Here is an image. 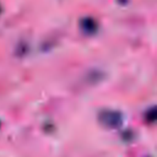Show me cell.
Here are the masks:
<instances>
[{"label": "cell", "mask_w": 157, "mask_h": 157, "mask_svg": "<svg viewBox=\"0 0 157 157\" xmlns=\"http://www.w3.org/2000/svg\"><path fill=\"white\" fill-rule=\"evenodd\" d=\"M98 121L107 129H117L123 123V115L118 110L104 109L98 114Z\"/></svg>", "instance_id": "obj_1"}, {"label": "cell", "mask_w": 157, "mask_h": 157, "mask_svg": "<svg viewBox=\"0 0 157 157\" xmlns=\"http://www.w3.org/2000/svg\"><path fill=\"white\" fill-rule=\"evenodd\" d=\"M80 28L85 34H94L98 29V23L93 17H83L80 21Z\"/></svg>", "instance_id": "obj_2"}, {"label": "cell", "mask_w": 157, "mask_h": 157, "mask_svg": "<svg viewBox=\"0 0 157 157\" xmlns=\"http://www.w3.org/2000/svg\"><path fill=\"white\" fill-rule=\"evenodd\" d=\"M146 121L147 123H153L157 118V112H156V108L155 107H151L147 112H146Z\"/></svg>", "instance_id": "obj_3"}]
</instances>
